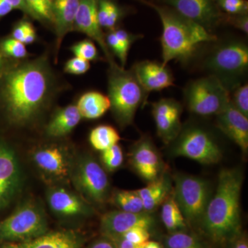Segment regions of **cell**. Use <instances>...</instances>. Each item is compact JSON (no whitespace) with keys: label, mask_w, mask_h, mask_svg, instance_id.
<instances>
[{"label":"cell","mask_w":248,"mask_h":248,"mask_svg":"<svg viewBox=\"0 0 248 248\" xmlns=\"http://www.w3.org/2000/svg\"><path fill=\"white\" fill-rule=\"evenodd\" d=\"M244 174L239 169L222 170L200 225L204 234L218 245L230 244L241 235V188Z\"/></svg>","instance_id":"1"},{"label":"cell","mask_w":248,"mask_h":248,"mask_svg":"<svg viewBox=\"0 0 248 248\" xmlns=\"http://www.w3.org/2000/svg\"><path fill=\"white\" fill-rule=\"evenodd\" d=\"M138 1L154 10L162 24L160 42L164 65L172 60L186 64L195 56L202 46L217 40L213 32H209L169 6L156 4L148 0Z\"/></svg>","instance_id":"2"},{"label":"cell","mask_w":248,"mask_h":248,"mask_svg":"<svg viewBox=\"0 0 248 248\" xmlns=\"http://www.w3.org/2000/svg\"><path fill=\"white\" fill-rule=\"evenodd\" d=\"M48 88V75L42 63H27L10 73L4 97L13 119L21 124L30 120L45 100Z\"/></svg>","instance_id":"3"},{"label":"cell","mask_w":248,"mask_h":248,"mask_svg":"<svg viewBox=\"0 0 248 248\" xmlns=\"http://www.w3.org/2000/svg\"><path fill=\"white\" fill-rule=\"evenodd\" d=\"M148 93L133 71H125L118 65L110 66L108 97L110 109L121 127L125 128L133 124L137 110L146 104Z\"/></svg>","instance_id":"4"},{"label":"cell","mask_w":248,"mask_h":248,"mask_svg":"<svg viewBox=\"0 0 248 248\" xmlns=\"http://www.w3.org/2000/svg\"><path fill=\"white\" fill-rule=\"evenodd\" d=\"M203 67L218 78L230 92L241 84L248 68V47L244 41L232 39L217 45L204 60Z\"/></svg>","instance_id":"5"},{"label":"cell","mask_w":248,"mask_h":248,"mask_svg":"<svg viewBox=\"0 0 248 248\" xmlns=\"http://www.w3.org/2000/svg\"><path fill=\"white\" fill-rule=\"evenodd\" d=\"M187 109L202 117L217 115L231 102V92L218 78L204 77L191 81L184 90Z\"/></svg>","instance_id":"6"},{"label":"cell","mask_w":248,"mask_h":248,"mask_svg":"<svg viewBox=\"0 0 248 248\" xmlns=\"http://www.w3.org/2000/svg\"><path fill=\"white\" fill-rule=\"evenodd\" d=\"M172 195L187 224H200L210 199V183L203 178L185 174L173 177Z\"/></svg>","instance_id":"7"},{"label":"cell","mask_w":248,"mask_h":248,"mask_svg":"<svg viewBox=\"0 0 248 248\" xmlns=\"http://www.w3.org/2000/svg\"><path fill=\"white\" fill-rule=\"evenodd\" d=\"M172 142V154L184 156L200 164L211 165L221 161L222 151L215 138L208 130L199 125H189L182 129Z\"/></svg>","instance_id":"8"},{"label":"cell","mask_w":248,"mask_h":248,"mask_svg":"<svg viewBox=\"0 0 248 248\" xmlns=\"http://www.w3.org/2000/svg\"><path fill=\"white\" fill-rule=\"evenodd\" d=\"M45 214L33 204L22 205L0 224V241L24 242L48 232Z\"/></svg>","instance_id":"9"},{"label":"cell","mask_w":248,"mask_h":248,"mask_svg":"<svg viewBox=\"0 0 248 248\" xmlns=\"http://www.w3.org/2000/svg\"><path fill=\"white\" fill-rule=\"evenodd\" d=\"M70 176L80 194L90 203L102 205L108 200L110 183L107 174L92 156L80 158L71 167Z\"/></svg>","instance_id":"10"},{"label":"cell","mask_w":248,"mask_h":248,"mask_svg":"<svg viewBox=\"0 0 248 248\" xmlns=\"http://www.w3.org/2000/svg\"><path fill=\"white\" fill-rule=\"evenodd\" d=\"M172 8L182 16L213 32L223 24L224 13L222 12L216 0H159Z\"/></svg>","instance_id":"11"},{"label":"cell","mask_w":248,"mask_h":248,"mask_svg":"<svg viewBox=\"0 0 248 248\" xmlns=\"http://www.w3.org/2000/svg\"><path fill=\"white\" fill-rule=\"evenodd\" d=\"M129 161L134 170L148 182L156 179L164 170L157 149L147 135L142 136L132 147Z\"/></svg>","instance_id":"12"},{"label":"cell","mask_w":248,"mask_h":248,"mask_svg":"<svg viewBox=\"0 0 248 248\" xmlns=\"http://www.w3.org/2000/svg\"><path fill=\"white\" fill-rule=\"evenodd\" d=\"M22 172L16 153L0 143V210L6 208L19 192Z\"/></svg>","instance_id":"13"},{"label":"cell","mask_w":248,"mask_h":248,"mask_svg":"<svg viewBox=\"0 0 248 248\" xmlns=\"http://www.w3.org/2000/svg\"><path fill=\"white\" fill-rule=\"evenodd\" d=\"M156 220L151 213H133L122 210L109 212L103 215L100 221V231L103 236H120L135 227H143L153 231Z\"/></svg>","instance_id":"14"},{"label":"cell","mask_w":248,"mask_h":248,"mask_svg":"<svg viewBox=\"0 0 248 248\" xmlns=\"http://www.w3.org/2000/svg\"><path fill=\"white\" fill-rule=\"evenodd\" d=\"M99 0H80L75 20L74 29L95 41L101 47L110 66L117 65L106 42V36L98 20Z\"/></svg>","instance_id":"15"},{"label":"cell","mask_w":248,"mask_h":248,"mask_svg":"<svg viewBox=\"0 0 248 248\" xmlns=\"http://www.w3.org/2000/svg\"><path fill=\"white\" fill-rule=\"evenodd\" d=\"M217 128L234 142L244 154L248 151V117L243 115L231 102L217 114Z\"/></svg>","instance_id":"16"},{"label":"cell","mask_w":248,"mask_h":248,"mask_svg":"<svg viewBox=\"0 0 248 248\" xmlns=\"http://www.w3.org/2000/svg\"><path fill=\"white\" fill-rule=\"evenodd\" d=\"M134 75L147 92L162 91L174 85L172 71L161 62H139L133 67Z\"/></svg>","instance_id":"17"},{"label":"cell","mask_w":248,"mask_h":248,"mask_svg":"<svg viewBox=\"0 0 248 248\" xmlns=\"http://www.w3.org/2000/svg\"><path fill=\"white\" fill-rule=\"evenodd\" d=\"M36 166L45 174L59 179L71 175V166L68 155L58 146L42 148L32 155Z\"/></svg>","instance_id":"18"},{"label":"cell","mask_w":248,"mask_h":248,"mask_svg":"<svg viewBox=\"0 0 248 248\" xmlns=\"http://www.w3.org/2000/svg\"><path fill=\"white\" fill-rule=\"evenodd\" d=\"M84 238L76 232H47L35 239L24 242L11 243L4 248H82Z\"/></svg>","instance_id":"19"},{"label":"cell","mask_w":248,"mask_h":248,"mask_svg":"<svg viewBox=\"0 0 248 248\" xmlns=\"http://www.w3.org/2000/svg\"><path fill=\"white\" fill-rule=\"evenodd\" d=\"M48 202L54 213L63 217L85 216L93 213L92 208L84 200L63 188L50 190Z\"/></svg>","instance_id":"20"},{"label":"cell","mask_w":248,"mask_h":248,"mask_svg":"<svg viewBox=\"0 0 248 248\" xmlns=\"http://www.w3.org/2000/svg\"><path fill=\"white\" fill-rule=\"evenodd\" d=\"M172 180L169 174L163 172L148 185L138 190L143 202V210L152 213L158 208L172 192Z\"/></svg>","instance_id":"21"},{"label":"cell","mask_w":248,"mask_h":248,"mask_svg":"<svg viewBox=\"0 0 248 248\" xmlns=\"http://www.w3.org/2000/svg\"><path fill=\"white\" fill-rule=\"evenodd\" d=\"M80 0H54L53 23L58 36V44L74 29L75 20Z\"/></svg>","instance_id":"22"},{"label":"cell","mask_w":248,"mask_h":248,"mask_svg":"<svg viewBox=\"0 0 248 248\" xmlns=\"http://www.w3.org/2000/svg\"><path fill=\"white\" fill-rule=\"evenodd\" d=\"M77 106H68L57 112L47 126L48 135L55 138L63 136L71 133L81 120Z\"/></svg>","instance_id":"23"},{"label":"cell","mask_w":248,"mask_h":248,"mask_svg":"<svg viewBox=\"0 0 248 248\" xmlns=\"http://www.w3.org/2000/svg\"><path fill=\"white\" fill-rule=\"evenodd\" d=\"M81 117L95 120L104 115L110 108V102L108 96L97 91L85 93L77 105Z\"/></svg>","instance_id":"24"},{"label":"cell","mask_w":248,"mask_h":248,"mask_svg":"<svg viewBox=\"0 0 248 248\" xmlns=\"http://www.w3.org/2000/svg\"><path fill=\"white\" fill-rule=\"evenodd\" d=\"M182 109L166 115L153 114L158 135L166 144H170L177 138L182 126L181 115Z\"/></svg>","instance_id":"25"},{"label":"cell","mask_w":248,"mask_h":248,"mask_svg":"<svg viewBox=\"0 0 248 248\" xmlns=\"http://www.w3.org/2000/svg\"><path fill=\"white\" fill-rule=\"evenodd\" d=\"M161 218L164 226L170 233L184 231L187 228V223L172 194L163 202Z\"/></svg>","instance_id":"26"},{"label":"cell","mask_w":248,"mask_h":248,"mask_svg":"<svg viewBox=\"0 0 248 248\" xmlns=\"http://www.w3.org/2000/svg\"><path fill=\"white\" fill-rule=\"evenodd\" d=\"M121 138L115 128L108 125H101L93 129L89 140L94 149L105 151L114 145L118 144Z\"/></svg>","instance_id":"27"},{"label":"cell","mask_w":248,"mask_h":248,"mask_svg":"<svg viewBox=\"0 0 248 248\" xmlns=\"http://www.w3.org/2000/svg\"><path fill=\"white\" fill-rule=\"evenodd\" d=\"M123 16V11L112 0H99L98 20L102 28L112 31Z\"/></svg>","instance_id":"28"},{"label":"cell","mask_w":248,"mask_h":248,"mask_svg":"<svg viewBox=\"0 0 248 248\" xmlns=\"http://www.w3.org/2000/svg\"><path fill=\"white\" fill-rule=\"evenodd\" d=\"M112 202L120 210L128 213L145 212L138 190H117L112 195Z\"/></svg>","instance_id":"29"},{"label":"cell","mask_w":248,"mask_h":248,"mask_svg":"<svg viewBox=\"0 0 248 248\" xmlns=\"http://www.w3.org/2000/svg\"><path fill=\"white\" fill-rule=\"evenodd\" d=\"M164 248H204L198 238L184 231L174 232L164 239Z\"/></svg>","instance_id":"30"},{"label":"cell","mask_w":248,"mask_h":248,"mask_svg":"<svg viewBox=\"0 0 248 248\" xmlns=\"http://www.w3.org/2000/svg\"><path fill=\"white\" fill-rule=\"evenodd\" d=\"M38 20L53 22V1L52 0H25Z\"/></svg>","instance_id":"31"},{"label":"cell","mask_w":248,"mask_h":248,"mask_svg":"<svg viewBox=\"0 0 248 248\" xmlns=\"http://www.w3.org/2000/svg\"><path fill=\"white\" fill-rule=\"evenodd\" d=\"M102 161L106 169L113 172L122 166L124 162V154L118 144L102 152Z\"/></svg>","instance_id":"32"},{"label":"cell","mask_w":248,"mask_h":248,"mask_svg":"<svg viewBox=\"0 0 248 248\" xmlns=\"http://www.w3.org/2000/svg\"><path fill=\"white\" fill-rule=\"evenodd\" d=\"M232 104L243 115L248 117V84H240L231 91Z\"/></svg>","instance_id":"33"},{"label":"cell","mask_w":248,"mask_h":248,"mask_svg":"<svg viewBox=\"0 0 248 248\" xmlns=\"http://www.w3.org/2000/svg\"><path fill=\"white\" fill-rule=\"evenodd\" d=\"M71 50L76 57L89 62L97 60L98 58L97 49L91 40L81 41L73 46Z\"/></svg>","instance_id":"34"},{"label":"cell","mask_w":248,"mask_h":248,"mask_svg":"<svg viewBox=\"0 0 248 248\" xmlns=\"http://www.w3.org/2000/svg\"><path fill=\"white\" fill-rule=\"evenodd\" d=\"M218 8L228 15L248 14L247 0H216Z\"/></svg>","instance_id":"35"},{"label":"cell","mask_w":248,"mask_h":248,"mask_svg":"<svg viewBox=\"0 0 248 248\" xmlns=\"http://www.w3.org/2000/svg\"><path fill=\"white\" fill-rule=\"evenodd\" d=\"M151 231L143 227H135L125 232L121 236L135 244H143L151 238Z\"/></svg>","instance_id":"36"},{"label":"cell","mask_w":248,"mask_h":248,"mask_svg":"<svg viewBox=\"0 0 248 248\" xmlns=\"http://www.w3.org/2000/svg\"><path fill=\"white\" fill-rule=\"evenodd\" d=\"M2 48L5 53L13 58H23L27 55L25 45L14 38L4 41Z\"/></svg>","instance_id":"37"},{"label":"cell","mask_w":248,"mask_h":248,"mask_svg":"<svg viewBox=\"0 0 248 248\" xmlns=\"http://www.w3.org/2000/svg\"><path fill=\"white\" fill-rule=\"evenodd\" d=\"M91 65L89 61L75 57L66 62L65 65V71L70 74H84L89 71Z\"/></svg>","instance_id":"38"},{"label":"cell","mask_w":248,"mask_h":248,"mask_svg":"<svg viewBox=\"0 0 248 248\" xmlns=\"http://www.w3.org/2000/svg\"><path fill=\"white\" fill-rule=\"evenodd\" d=\"M117 36L121 46H122V50L124 54L128 56L129 50H130L131 45H133L135 41L141 39L142 35H135V34L130 33L124 29H114L112 30Z\"/></svg>","instance_id":"39"},{"label":"cell","mask_w":248,"mask_h":248,"mask_svg":"<svg viewBox=\"0 0 248 248\" xmlns=\"http://www.w3.org/2000/svg\"><path fill=\"white\" fill-rule=\"evenodd\" d=\"M223 24H228L238 30L248 34V15H228L225 14Z\"/></svg>","instance_id":"40"},{"label":"cell","mask_w":248,"mask_h":248,"mask_svg":"<svg viewBox=\"0 0 248 248\" xmlns=\"http://www.w3.org/2000/svg\"><path fill=\"white\" fill-rule=\"evenodd\" d=\"M106 42L109 49H111L112 51L115 53L116 56L120 59L122 68H124L125 63L127 61L126 55L124 54L123 50H122V46H121L117 36L115 35L113 31H110L108 32L107 37H106Z\"/></svg>","instance_id":"41"},{"label":"cell","mask_w":248,"mask_h":248,"mask_svg":"<svg viewBox=\"0 0 248 248\" xmlns=\"http://www.w3.org/2000/svg\"><path fill=\"white\" fill-rule=\"evenodd\" d=\"M32 27V24L27 21H22L15 28L14 32H13V37L15 40L19 41L22 42L24 37L27 35L28 31L30 30Z\"/></svg>","instance_id":"42"},{"label":"cell","mask_w":248,"mask_h":248,"mask_svg":"<svg viewBox=\"0 0 248 248\" xmlns=\"http://www.w3.org/2000/svg\"><path fill=\"white\" fill-rule=\"evenodd\" d=\"M107 238L112 241L115 248H143V244H133V243L124 239L121 236H111V237Z\"/></svg>","instance_id":"43"},{"label":"cell","mask_w":248,"mask_h":248,"mask_svg":"<svg viewBox=\"0 0 248 248\" xmlns=\"http://www.w3.org/2000/svg\"><path fill=\"white\" fill-rule=\"evenodd\" d=\"M6 1H8V2L14 8V9L20 10L22 12L25 13L26 14L29 15L31 17L38 20L35 15L29 9L27 3H26L25 0H6Z\"/></svg>","instance_id":"44"},{"label":"cell","mask_w":248,"mask_h":248,"mask_svg":"<svg viewBox=\"0 0 248 248\" xmlns=\"http://www.w3.org/2000/svg\"><path fill=\"white\" fill-rule=\"evenodd\" d=\"M86 248H115L112 241L103 236L101 239L95 240Z\"/></svg>","instance_id":"45"},{"label":"cell","mask_w":248,"mask_h":248,"mask_svg":"<svg viewBox=\"0 0 248 248\" xmlns=\"http://www.w3.org/2000/svg\"><path fill=\"white\" fill-rule=\"evenodd\" d=\"M230 244L231 248H248V239L245 235H240Z\"/></svg>","instance_id":"46"},{"label":"cell","mask_w":248,"mask_h":248,"mask_svg":"<svg viewBox=\"0 0 248 248\" xmlns=\"http://www.w3.org/2000/svg\"><path fill=\"white\" fill-rule=\"evenodd\" d=\"M14 8L6 0H0V18L9 14Z\"/></svg>","instance_id":"47"},{"label":"cell","mask_w":248,"mask_h":248,"mask_svg":"<svg viewBox=\"0 0 248 248\" xmlns=\"http://www.w3.org/2000/svg\"><path fill=\"white\" fill-rule=\"evenodd\" d=\"M36 39V32L33 27L31 28L30 30L28 31L27 35L24 37V40L22 41V43L24 45H29L32 44Z\"/></svg>","instance_id":"48"},{"label":"cell","mask_w":248,"mask_h":248,"mask_svg":"<svg viewBox=\"0 0 248 248\" xmlns=\"http://www.w3.org/2000/svg\"><path fill=\"white\" fill-rule=\"evenodd\" d=\"M143 248H164V246L157 241L148 240L143 244Z\"/></svg>","instance_id":"49"},{"label":"cell","mask_w":248,"mask_h":248,"mask_svg":"<svg viewBox=\"0 0 248 248\" xmlns=\"http://www.w3.org/2000/svg\"><path fill=\"white\" fill-rule=\"evenodd\" d=\"M1 61H2V59H1V54L0 53V68L1 66Z\"/></svg>","instance_id":"50"},{"label":"cell","mask_w":248,"mask_h":248,"mask_svg":"<svg viewBox=\"0 0 248 248\" xmlns=\"http://www.w3.org/2000/svg\"><path fill=\"white\" fill-rule=\"evenodd\" d=\"M52 1H54V0H52Z\"/></svg>","instance_id":"51"},{"label":"cell","mask_w":248,"mask_h":248,"mask_svg":"<svg viewBox=\"0 0 248 248\" xmlns=\"http://www.w3.org/2000/svg\"></svg>","instance_id":"52"},{"label":"cell","mask_w":248,"mask_h":248,"mask_svg":"<svg viewBox=\"0 0 248 248\" xmlns=\"http://www.w3.org/2000/svg\"></svg>","instance_id":"53"}]
</instances>
